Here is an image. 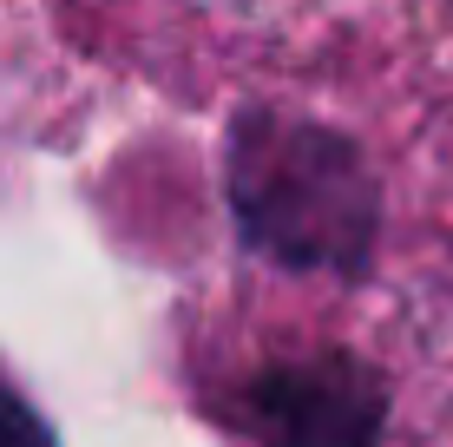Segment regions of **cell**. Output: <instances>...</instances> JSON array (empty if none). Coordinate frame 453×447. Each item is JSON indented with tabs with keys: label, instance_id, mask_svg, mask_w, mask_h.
Listing matches in <instances>:
<instances>
[{
	"label": "cell",
	"instance_id": "obj_1",
	"mask_svg": "<svg viewBox=\"0 0 453 447\" xmlns=\"http://www.w3.org/2000/svg\"><path fill=\"white\" fill-rule=\"evenodd\" d=\"M453 322L414 289L349 310H250L211 335L204 389L243 447H447Z\"/></svg>",
	"mask_w": 453,
	"mask_h": 447
},
{
	"label": "cell",
	"instance_id": "obj_2",
	"mask_svg": "<svg viewBox=\"0 0 453 447\" xmlns=\"http://www.w3.org/2000/svg\"><path fill=\"white\" fill-rule=\"evenodd\" d=\"M237 211L276 264H349L368 243V184L329 132L257 119L237 138Z\"/></svg>",
	"mask_w": 453,
	"mask_h": 447
},
{
	"label": "cell",
	"instance_id": "obj_3",
	"mask_svg": "<svg viewBox=\"0 0 453 447\" xmlns=\"http://www.w3.org/2000/svg\"><path fill=\"white\" fill-rule=\"evenodd\" d=\"M191 7L243 20V27H316V20H335V13H362L374 0H191Z\"/></svg>",
	"mask_w": 453,
	"mask_h": 447
},
{
	"label": "cell",
	"instance_id": "obj_4",
	"mask_svg": "<svg viewBox=\"0 0 453 447\" xmlns=\"http://www.w3.org/2000/svg\"><path fill=\"white\" fill-rule=\"evenodd\" d=\"M0 447H53V441H46V428H40V414L27 408L7 381H0Z\"/></svg>",
	"mask_w": 453,
	"mask_h": 447
}]
</instances>
